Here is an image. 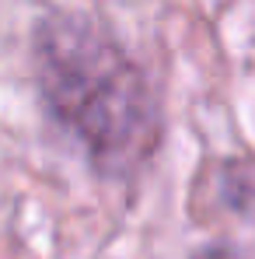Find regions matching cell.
I'll return each instance as SVG.
<instances>
[{"instance_id":"6da1fadb","label":"cell","mask_w":255,"mask_h":259,"mask_svg":"<svg viewBox=\"0 0 255 259\" xmlns=\"http://www.w3.org/2000/svg\"><path fill=\"white\" fill-rule=\"evenodd\" d=\"M28 67L45 123L98 179L133 186L147 175L165 140L161 91L101 14L42 7L28 32Z\"/></svg>"},{"instance_id":"3957f363","label":"cell","mask_w":255,"mask_h":259,"mask_svg":"<svg viewBox=\"0 0 255 259\" xmlns=\"http://www.w3.org/2000/svg\"><path fill=\"white\" fill-rule=\"evenodd\" d=\"M189 259H252V256L241 245H234V242H207V245H199Z\"/></svg>"},{"instance_id":"7a4b0ae2","label":"cell","mask_w":255,"mask_h":259,"mask_svg":"<svg viewBox=\"0 0 255 259\" xmlns=\"http://www.w3.org/2000/svg\"><path fill=\"white\" fill-rule=\"evenodd\" d=\"M189 214L196 224H255V158H207L192 175Z\"/></svg>"}]
</instances>
